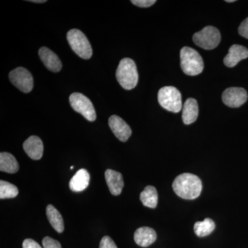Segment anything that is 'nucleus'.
I'll use <instances>...</instances> for the list:
<instances>
[{
    "label": "nucleus",
    "instance_id": "16",
    "mask_svg": "<svg viewBox=\"0 0 248 248\" xmlns=\"http://www.w3.org/2000/svg\"><path fill=\"white\" fill-rule=\"evenodd\" d=\"M90 179L89 172L86 169H80L70 181V188L73 192H82L89 186Z\"/></svg>",
    "mask_w": 248,
    "mask_h": 248
},
{
    "label": "nucleus",
    "instance_id": "20",
    "mask_svg": "<svg viewBox=\"0 0 248 248\" xmlns=\"http://www.w3.org/2000/svg\"><path fill=\"white\" fill-rule=\"evenodd\" d=\"M140 200L144 206L150 208H156L158 203V194L154 186H146L140 194Z\"/></svg>",
    "mask_w": 248,
    "mask_h": 248
},
{
    "label": "nucleus",
    "instance_id": "2",
    "mask_svg": "<svg viewBox=\"0 0 248 248\" xmlns=\"http://www.w3.org/2000/svg\"><path fill=\"white\" fill-rule=\"evenodd\" d=\"M117 81L125 90H132L138 85L139 76L136 64L130 58L121 60L116 72Z\"/></svg>",
    "mask_w": 248,
    "mask_h": 248
},
{
    "label": "nucleus",
    "instance_id": "28",
    "mask_svg": "<svg viewBox=\"0 0 248 248\" xmlns=\"http://www.w3.org/2000/svg\"><path fill=\"white\" fill-rule=\"evenodd\" d=\"M31 2L32 3H39V4H41V3H45L46 2V0H30Z\"/></svg>",
    "mask_w": 248,
    "mask_h": 248
},
{
    "label": "nucleus",
    "instance_id": "18",
    "mask_svg": "<svg viewBox=\"0 0 248 248\" xmlns=\"http://www.w3.org/2000/svg\"><path fill=\"white\" fill-rule=\"evenodd\" d=\"M0 170L10 174H14L19 170V164L14 155L9 153H1Z\"/></svg>",
    "mask_w": 248,
    "mask_h": 248
},
{
    "label": "nucleus",
    "instance_id": "17",
    "mask_svg": "<svg viewBox=\"0 0 248 248\" xmlns=\"http://www.w3.org/2000/svg\"><path fill=\"white\" fill-rule=\"evenodd\" d=\"M198 115L199 107L197 101L193 98H189L183 107V122L186 125H190L196 122Z\"/></svg>",
    "mask_w": 248,
    "mask_h": 248
},
{
    "label": "nucleus",
    "instance_id": "19",
    "mask_svg": "<svg viewBox=\"0 0 248 248\" xmlns=\"http://www.w3.org/2000/svg\"><path fill=\"white\" fill-rule=\"evenodd\" d=\"M46 216L50 225L58 232L64 231V223L61 214L53 205H48L46 208Z\"/></svg>",
    "mask_w": 248,
    "mask_h": 248
},
{
    "label": "nucleus",
    "instance_id": "12",
    "mask_svg": "<svg viewBox=\"0 0 248 248\" xmlns=\"http://www.w3.org/2000/svg\"><path fill=\"white\" fill-rule=\"evenodd\" d=\"M24 151L31 159L39 160L43 156V142L37 136H31L23 144Z\"/></svg>",
    "mask_w": 248,
    "mask_h": 248
},
{
    "label": "nucleus",
    "instance_id": "1",
    "mask_svg": "<svg viewBox=\"0 0 248 248\" xmlns=\"http://www.w3.org/2000/svg\"><path fill=\"white\" fill-rule=\"evenodd\" d=\"M173 190L181 198L195 200L202 191V183L200 178L190 173H184L178 176L172 184Z\"/></svg>",
    "mask_w": 248,
    "mask_h": 248
},
{
    "label": "nucleus",
    "instance_id": "26",
    "mask_svg": "<svg viewBox=\"0 0 248 248\" xmlns=\"http://www.w3.org/2000/svg\"><path fill=\"white\" fill-rule=\"evenodd\" d=\"M239 33L245 38L248 39V17L239 26Z\"/></svg>",
    "mask_w": 248,
    "mask_h": 248
},
{
    "label": "nucleus",
    "instance_id": "30",
    "mask_svg": "<svg viewBox=\"0 0 248 248\" xmlns=\"http://www.w3.org/2000/svg\"><path fill=\"white\" fill-rule=\"evenodd\" d=\"M73 168H74V167H73V166H71V170H73Z\"/></svg>",
    "mask_w": 248,
    "mask_h": 248
},
{
    "label": "nucleus",
    "instance_id": "15",
    "mask_svg": "<svg viewBox=\"0 0 248 248\" xmlns=\"http://www.w3.org/2000/svg\"><path fill=\"white\" fill-rule=\"evenodd\" d=\"M134 239L138 246L146 248L156 241V234L153 228L141 227L135 231Z\"/></svg>",
    "mask_w": 248,
    "mask_h": 248
},
{
    "label": "nucleus",
    "instance_id": "24",
    "mask_svg": "<svg viewBox=\"0 0 248 248\" xmlns=\"http://www.w3.org/2000/svg\"><path fill=\"white\" fill-rule=\"evenodd\" d=\"M99 248H117L113 240L109 236H104L101 240Z\"/></svg>",
    "mask_w": 248,
    "mask_h": 248
},
{
    "label": "nucleus",
    "instance_id": "14",
    "mask_svg": "<svg viewBox=\"0 0 248 248\" xmlns=\"http://www.w3.org/2000/svg\"><path fill=\"white\" fill-rule=\"evenodd\" d=\"M105 178L111 194L114 196L120 195L124 186L122 174L113 170L108 169L105 172Z\"/></svg>",
    "mask_w": 248,
    "mask_h": 248
},
{
    "label": "nucleus",
    "instance_id": "23",
    "mask_svg": "<svg viewBox=\"0 0 248 248\" xmlns=\"http://www.w3.org/2000/svg\"><path fill=\"white\" fill-rule=\"evenodd\" d=\"M44 248H62L61 244L56 240L46 236L42 241Z\"/></svg>",
    "mask_w": 248,
    "mask_h": 248
},
{
    "label": "nucleus",
    "instance_id": "29",
    "mask_svg": "<svg viewBox=\"0 0 248 248\" xmlns=\"http://www.w3.org/2000/svg\"><path fill=\"white\" fill-rule=\"evenodd\" d=\"M226 2H234V0H228V1H226Z\"/></svg>",
    "mask_w": 248,
    "mask_h": 248
},
{
    "label": "nucleus",
    "instance_id": "7",
    "mask_svg": "<svg viewBox=\"0 0 248 248\" xmlns=\"http://www.w3.org/2000/svg\"><path fill=\"white\" fill-rule=\"evenodd\" d=\"M69 102L73 110L81 114L89 122L95 121L96 111L89 98L79 93H74L69 97Z\"/></svg>",
    "mask_w": 248,
    "mask_h": 248
},
{
    "label": "nucleus",
    "instance_id": "8",
    "mask_svg": "<svg viewBox=\"0 0 248 248\" xmlns=\"http://www.w3.org/2000/svg\"><path fill=\"white\" fill-rule=\"evenodd\" d=\"M10 81L23 93H30L33 88V78L30 72L22 67L13 70L9 74Z\"/></svg>",
    "mask_w": 248,
    "mask_h": 248
},
{
    "label": "nucleus",
    "instance_id": "5",
    "mask_svg": "<svg viewBox=\"0 0 248 248\" xmlns=\"http://www.w3.org/2000/svg\"><path fill=\"white\" fill-rule=\"evenodd\" d=\"M158 101L166 110L177 113L182 108V94L176 88L166 86L159 90Z\"/></svg>",
    "mask_w": 248,
    "mask_h": 248
},
{
    "label": "nucleus",
    "instance_id": "6",
    "mask_svg": "<svg viewBox=\"0 0 248 248\" xmlns=\"http://www.w3.org/2000/svg\"><path fill=\"white\" fill-rule=\"evenodd\" d=\"M196 45L205 50L216 48L221 42V34L217 28L208 26L193 35Z\"/></svg>",
    "mask_w": 248,
    "mask_h": 248
},
{
    "label": "nucleus",
    "instance_id": "25",
    "mask_svg": "<svg viewBox=\"0 0 248 248\" xmlns=\"http://www.w3.org/2000/svg\"><path fill=\"white\" fill-rule=\"evenodd\" d=\"M131 2L139 7L148 8L156 3L155 0H132Z\"/></svg>",
    "mask_w": 248,
    "mask_h": 248
},
{
    "label": "nucleus",
    "instance_id": "4",
    "mask_svg": "<svg viewBox=\"0 0 248 248\" xmlns=\"http://www.w3.org/2000/svg\"><path fill=\"white\" fill-rule=\"evenodd\" d=\"M67 40L71 48L84 60H89L93 55L92 47L86 36L78 29H72L67 33Z\"/></svg>",
    "mask_w": 248,
    "mask_h": 248
},
{
    "label": "nucleus",
    "instance_id": "3",
    "mask_svg": "<svg viewBox=\"0 0 248 248\" xmlns=\"http://www.w3.org/2000/svg\"><path fill=\"white\" fill-rule=\"evenodd\" d=\"M181 67L186 75L198 76L203 71V59L195 49L185 46L180 52Z\"/></svg>",
    "mask_w": 248,
    "mask_h": 248
},
{
    "label": "nucleus",
    "instance_id": "10",
    "mask_svg": "<svg viewBox=\"0 0 248 248\" xmlns=\"http://www.w3.org/2000/svg\"><path fill=\"white\" fill-rule=\"evenodd\" d=\"M109 126L116 138L121 141L125 142L132 135L131 128L125 121L117 115L111 116L108 120Z\"/></svg>",
    "mask_w": 248,
    "mask_h": 248
},
{
    "label": "nucleus",
    "instance_id": "22",
    "mask_svg": "<svg viewBox=\"0 0 248 248\" xmlns=\"http://www.w3.org/2000/svg\"><path fill=\"white\" fill-rule=\"evenodd\" d=\"M19 190L16 186L11 183L0 181V199H12L17 197Z\"/></svg>",
    "mask_w": 248,
    "mask_h": 248
},
{
    "label": "nucleus",
    "instance_id": "21",
    "mask_svg": "<svg viewBox=\"0 0 248 248\" xmlns=\"http://www.w3.org/2000/svg\"><path fill=\"white\" fill-rule=\"evenodd\" d=\"M215 223L211 218H206L203 221H198L194 226L195 234L199 237H204L215 231Z\"/></svg>",
    "mask_w": 248,
    "mask_h": 248
},
{
    "label": "nucleus",
    "instance_id": "9",
    "mask_svg": "<svg viewBox=\"0 0 248 248\" xmlns=\"http://www.w3.org/2000/svg\"><path fill=\"white\" fill-rule=\"evenodd\" d=\"M247 99L248 93L243 88H229L222 94L223 102L231 108H239L244 104Z\"/></svg>",
    "mask_w": 248,
    "mask_h": 248
},
{
    "label": "nucleus",
    "instance_id": "27",
    "mask_svg": "<svg viewBox=\"0 0 248 248\" xmlns=\"http://www.w3.org/2000/svg\"><path fill=\"white\" fill-rule=\"evenodd\" d=\"M23 248H42L38 243L31 239H25L23 242Z\"/></svg>",
    "mask_w": 248,
    "mask_h": 248
},
{
    "label": "nucleus",
    "instance_id": "11",
    "mask_svg": "<svg viewBox=\"0 0 248 248\" xmlns=\"http://www.w3.org/2000/svg\"><path fill=\"white\" fill-rule=\"evenodd\" d=\"M40 60L49 71L58 73L61 71L62 63L58 55L46 47H42L39 50Z\"/></svg>",
    "mask_w": 248,
    "mask_h": 248
},
{
    "label": "nucleus",
    "instance_id": "13",
    "mask_svg": "<svg viewBox=\"0 0 248 248\" xmlns=\"http://www.w3.org/2000/svg\"><path fill=\"white\" fill-rule=\"evenodd\" d=\"M248 58V49L243 46L235 45L229 49L228 55L223 60L224 64L229 68H232L237 65L241 60Z\"/></svg>",
    "mask_w": 248,
    "mask_h": 248
}]
</instances>
